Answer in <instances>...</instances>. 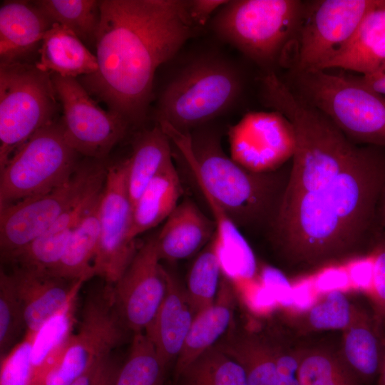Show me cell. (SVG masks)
Segmentation results:
<instances>
[{"label":"cell","instance_id":"cell-1","mask_svg":"<svg viewBox=\"0 0 385 385\" xmlns=\"http://www.w3.org/2000/svg\"><path fill=\"white\" fill-rule=\"evenodd\" d=\"M100 14L98 69L78 81L130 128L142 127L158 69L206 31L191 19L188 0H101Z\"/></svg>","mask_w":385,"mask_h":385},{"label":"cell","instance_id":"cell-2","mask_svg":"<svg viewBox=\"0 0 385 385\" xmlns=\"http://www.w3.org/2000/svg\"><path fill=\"white\" fill-rule=\"evenodd\" d=\"M379 148L359 146L329 183L277 206L274 239L287 262L314 267L356 251L385 184V155Z\"/></svg>","mask_w":385,"mask_h":385},{"label":"cell","instance_id":"cell-3","mask_svg":"<svg viewBox=\"0 0 385 385\" xmlns=\"http://www.w3.org/2000/svg\"><path fill=\"white\" fill-rule=\"evenodd\" d=\"M232 48L208 33L185 43L159 69L153 89L155 123L182 133L238 112L245 101L248 75Z\"/></svg>","mask_w":385,"mask_h":385},{"label":"cell","instance_id":"cell-4","mask_svg":"<svg viewBox=\"0 0 385 385\" xmlns=\"http://www.w3.org/2000/svg\"><path fill=\"white\" fill-rule=\"evenodd\" d=\"M211 122L190 133L159 123L194 175L202 192L210 195L237 225L266 217L275 206L277 180L270 173L251 172L227 155L219 128Z\"/></svg>","mask_w":385,"mask_h":385},{"label":"cell","instance_id":"cell-5","mask_svg":"<svg viewBox=\"0 0 385 385\" xmlns=\"http://www.w3.org/2000/svg\"><path fill=\"white\" fill-rule=\"evenodd\" d=\"M307 7L300 0H230L213 15L206 31L262 73L288 67Z\"/></svg>","mask_w":385,"mask_h":385},{"label":"cell","instance_id":"cell-6","mask_svg":"<svg viewBox=\"0 0 385 385\" xmlns=\"http://www.w3.org/2000/svg\"><path fill=\"white\" fill-rule=\"evenodd\" d=\"M285 83L356 144L385 148V96L340 70L289 72Z\"/></svg>","mask_w":385,"mask_h":385},{"label":"cell","instance_id":"cell-7","mask_svg":"<svg viewBox=\"0 0 385 385\" xmlns=\"http://www.w3.org/2000/svg\"><path fill=\"white\" fill-rule=\"evenodd\" d=\"M51 73L27 61L0 63V170L36 131L57 120Z\"/></svg>","mask_w":385,"mask_h":385},{"label":"cell","instance_id":"cell-8","mask_svg":"<svg viewBox=\"0 0 385 385\" xmlns=\"http://www.w3.org/2000/svg\"><path fill=\"white\" fill-rule=\"evenodd\" d=\"M79 155L66 141L60 119L41 128L0 170V207L61 185L78 167Z\"/></svg>","mask_w":385,"mask_h":385},{"label":"cell","instance_id":"cell-9","mask_svg":"<svg viewBox=\"0 0 385 385\" xmlns=\"http://www.w3.org/2000/svg\"><path fill=\"white\" fill-rule=\"evenodd\" d=\"M107 167L106 160L86 158L61 185L0 207L1 260L27 246L85 195L103 185Z\"/></svg>","mask_w":385,"mask_h":385},{"label":"cell","instance_id":"cell-10","mask_svg":"<svg viewBox=\"0 0 385 385\" xmlns=\"http://www.w3.org/2000/svg\"><path fill=\"white\" fill-rule=\"evenodd\" d=\"M128 331L115 307L113 284L86 295L77 332L71 334L56 364L38 385H69L92 366L111 355Z\"/></svg>","mask_w":385,"mask_h":385},{"label":"cell","instance_id":"cell-11","mask_svg":"<svg viewBox=\"0 0 385 385\" xmlns=\"http://www.w3.org/2000/svg\"><path fill=\"white\" fill-rule=\"evenodd\" d=\"M376 1H307L289 72L322 69L347 46Z\"/></svg>","mask_w":385,"mask_h":385},{"label":"cell","instance_id":"cell-12","mask_svg":"<svg viewBox=\"0 0 385 385\" xmlns=\"http://www.w3.org/2000/svg\"><path fill=\"white\" fill-rule=\"evenodd\" d=\"M51 78L62 107L60 121L66 141L86 158L106 160L131 128L119 115L101 108L77 78L55 73Z\"/></svg>","mask_w":385,"mask_h":385},{"label":"cell","instance_id":"cell-13","mask_svg":"<svg viewBox=\"0 0 385 385\" xmlns=\"http://www.w3.org/2000/svg\"><path fill=\"white\" fill-rule=\"evenodd\" d=\"M133 207L126 186L125 159L108 164L99 200L100 237L93 263L94 276L113 284L138 249L130 237Z\"/></svg>","mask_w":385,"mask_h":385},{"label":"cell","instance_id":"cell-14","mask_svg":"<svg viewBox=\"0 0 385 385\" xmlns=\"http://www.w3.org/2000/svg\"><path fill=\"white\" fill-rule=\"evenodd\" d=\"M230 158L256 173H270L292 158L296 138L290 121L280 112L247 111L227 130Z\"/></svg>","mask_w":385,"mask_h":385},{"label":"cell","instance_id":"cell-15","mask_svg":"<svg viewBox=\"0 0 385 385\" xmlns=\"http://www.w3.org/2000/svg\"><path fill=\"white\" fill-rule=\"evenodd\" d=\"M215 345L242 366L248 385H299L297 347L276 333L231 326Z\"/></svg>","mask_w":385,"mask_h":385},{"label":"cell","instance_id":"cell-16","mask_svg":"<svg viewBox=\"0 0 385 385\" xmlns=\"http://www.w3.org/2000/svg\"><path fill=\"white\" fill-rule=\"evenodd\" d=\"M155 237L138 249L130 263L113 284L115 307L127 329L145 332L166 292L165 268L160 263Z\"/></svg>","mask_w":385,"mask_h":385},{"label":"cell","instance_id":"cell-17","mask_svg":"<svg viewBox=\"0 0 385 385\" xmlns=\"http://www.w3.org/2000/svg\"><path fill=\"white\" fill-rule=\"evenodd\" d=\"M10 274L23 305L26 332L33 333L76 299L84 282L15 265Z\"/></svg>","mask_w":385,"mask_h":385},{"label":"cell","instance_id":"cell-18","mask_svg":"<svg viewBox=\"0 0 385 385\" xmlns=\"http://www.w3.org/2000/svg\"><path fill=\"white\" fill-rule=\"evenodd\" d=\"M165 297L145 333L153 344L165 367L177 360L195 317L186 289L165 269Z\"/></svg>","mask_w":385,"mask_h":385},{"label":"cell","instance_id":"cell-19","mask_svg":"<svg viewBox=\"0 0 385 385\" xmlns=\"http://www.w3.org/2000/svg\"><path fill=\"white\" fill-rule=\"evenodd\" d=\"M53 24L34 1H4L0 6V63L26 61Z\"/></svg>","mask_w":385,"mask_h":385},{"label":"cell","instance_id":"cell-20","mask_svg":"<svg viewBox=\"0 0 385 385\" xmlns=\"http://www.w3.org/2000/svg\"><path fill=\"white\" fill-rule=\"evenodd\" d=\"M217 230L216 222L207 217L190 199L179 202L155 237L160 260L188 258L210 241Z\"/></svg>","mask_w":385,"mask_h":385},{"label":"cell","instance_id":"cell-21","mask_svg":"<svg viewBox=\"0 0 385 385\" xmlns=\"http://www.w3.org/2000/svg\"><path fill=\"white\" fill-rule=\"evenodd\" d=\"M334 69L361 76L385 71V0L376 1L347 46L320 70Z\"/></svg>","mask_w":385,"mask_h":385},{"label":"cell","instance_id":"cell-22","mask_svg":"<svg viewBox=\"0 0 385 385\" xmlns=\"http://www.w3.org/2000/svg\"><path fill=\"white\" fill-rule=\"evenodd\" d=\"M236 297L230 277L222 273L214 303L197 313L176 360L177 377L203 352L215 346L232 324Z\"/></svg>","mask_w":385,"mask_h":385},{"label":"cell","instance_id":"cell-23","mask_svg":"<svg viewBox=\"0 0 385 385\" xmlns=\"http://www.w3.org/2000/svg\"><path fill=\"white\" fill-rule=\"evenodd\" d=\"M171 142L160 125L139 131L126 162V186L132 207L148 183L173 163Z\"/></svg>","mask_w":385,"mask_h":385},{"label":"cell","instance_id":"cell-24","mask_svg":"<svg viewBox=\"0 0 385 385\" xmlns=\"http://www.w3.org/2000/svg\"><path fill=\"white\" fill-rule=\"evenodd\" d=\"M38 53V68L63 77L76 78L98 69L96 55L72 31L56 23L46 33Z\"/></svg>","mask_w":385,"mask_h":385},{"label":"cell","instance_id":"cell-25","mask_svg":"<svg viewBox=\"0 0 385 385\" xmlns=\"http://www.w3.org/2000/svg\"><path fill=\"white\" fill-rule=\"evenodd\" d=\"M340 353L351 371L366 385H375L381 363L382 337L372 316L358 308L343 332Z\"/></svg>","mask_w":385,"mask_h":385},{"label":"cell","instance_id":"cell-26","mask_svg":"<svg viewBox=\"0 0 385 385\" xmlns=\"http://www.w3.org/2000/svg\"><path fill=\"white\" fill-rule=\"evenodd\" d=\"M182 194L178 173L172 163L148 183L133 205L130 239L135 240L140 234L166 220L179 204Z\"/></svg>","mask_w":385,"mask_h":385},{"label":"cell","instance_id":"cell-27","mask_svg":"<svg viewBox=\"0 0 385 385\" xmlns=\"http://www.w3.org/2000/svg\"><path fill=\"white\" fill-rule=\"evenodd\" d=\"M99 200L73 230L61 260L48 274L68 281L85 282L94 277L93 263L100 237Z\"/></svg>","mask_w":385,"mask_h":385},{"label":"cell","instance_id":"cell-28","mask_svg":"<svg viewBox=\"0 0 385 385\" xmlns=\"http://www.w3.org/2000/svg\"><path fill=\"white\" fill-rule=\"evenodd\" d=\"M76 299L36 333L31 349L30 385H38L63 354L72 334Z\"/></svg>","mask_w":385,"mask_h":385},{"label":"cell","instance_id":"cell-29","mask_svg":"<svg viewBox=\"0 0 385 385\" xmlns=\"http://www.w3.org/2000/svg\"><path fill=\"white\" fill-rule=\"evenodd\" d=\"M298 354L299 385H366L349 367L339 350L298 346Z\"/></svg>","mask_w":385,"mask_h":385},{"label":"cell","instance_id":"cell-30","mask_svg":"<svg viewBox=\"0 0 385 385\" xmlns=\"http://www.w3.org/2000/svg\"><path fill=\"white\" fill-rule=\"evenodd\" d=\"M222 273L221 244L216 230L195 260L188 276L186 292L195 315L214 303Z\"/></svg>","mask_w":385,"mask_h":385},{"label":"cell","instance_id":"cell-31","mask_svg":"<svg viewBox=\"0 0 385 385\" xmlns=\"http://www.w3.org/2000/svg\"><path fill=\"white\" fill-rule=\"evenodd\" d=\"M344 293L339 290L329 292L312 307L293 314L287 324L296 333L307 334L329 330L346 329L357 312Z\"/></svg>","mask_w":385,"mask_h":385},{"label":"cell","instance_id":"cell-32","mask_svg":"<svg viewBox=\"0 0 385 385\" xmlns=\"http://www.w3.org/2000/svg\"><path fill=\"white\" fill-rule=\"evenodd\" d=\"M178 377L182 385H248L242 366L216 345L199 356Z\"/></svg>","mask_w":385,"mask_h":385},{"label":"cell","instance_id":"cell-33","mask_svg":"<svg viewBox=\"0 0 385 385\" xmlns=\"http://www.w3.org/2000/svg\"><path fill=\"white\" fill-rule=\"evenodd\" d=\"M34 3L54 24L72 31L84 44H96L100 23V1L38 0Z\"/></svg>","mask_w":385,"mask_h":385},{"label":"cell","instance_id":"cell-34","mask_svg":"<svg viewBox=\"0 0 385 385\" xmlns=\"http://www.w3.org/2000/svg\"><path fill=\"white\" fill-rule=\"evenodd\" d=\"M165 366L145 332L134 333L128 356L114 385H162Z\"/></svg>","mask_w":385,"mask_h":385},{"label":"cell","instance_id":"cell-35","mask_svg":"<svg viewBox=\"0 0 385 385\" xmlns=\"http://www.w3.org/2000/svg\"><path fill=\"white\" fill-rule=\"evenodd\" d=\"M26 328L22 303L10 273L0 272V356H6L19 343Z\"/></svg>","mask_w":385,"mask_h":385},{"label":"cell","instance_id":"cell-36","mask_svg":"<svg viewBox=\"0 0 385 385\" xmlns=\"http://www.w3.org/2000/svg\"><path fill=\"white\" fill-rule=\"evenodd\" d=\"M35 334L26 332L24 338L1 359L0 385H30Z\"/></svg>","mask_w":385,"mask_h":385},{"label":"cell","instance_id":"cell-37","mask_svg":"<svg viewBox=\"0 0 385 385\" xmlns=\"http://www.w3.org/2000/svg\"><path fill=\"white\" fill-rule=\"evenodd\" d=\"M371 258V280L367 292L373 307L371 316L382 337L385 332V245H379Z\"/></svg>","mask_w":385,"mask_h":385},{"label":"cell","instance_id":"cell-38","mask_svg":"<svg viewBox=\"0 0 385 385\" xmlns=\"http://www.w3.org/2000/svg\"><path fill=\"white\" fill-rule=\"evenodd\" d=\"M227 0H188L191 19L197 26L206 31L207 25Z\"/></svg>","mask_w":385,"mask_h":385},{"label":"cell","instance_id":"cell-39","mask_svg":"<svg viewBox=\"0 0 385 385\" xmlns=\"http://www.w3.org/2000/svg\"><path fill=\"white\" fill-rule=\"evenodd\" d=\"M119 368L111 355L107 356L101 362L91 385H114Z\"/></svg>","mask_w":385,"mask_h":385},{"label":"cell","instance_id":"cell-40","mask_svg":"<svg viewBox=\"0 0 385 385\" xmlns=\"http://www.w3.org/2000/svg\"><path fill=\"white\" fill-rule=\"evenodd\" d=\"M361 81L374 91L385 95V71L371 76L359 75Z\"/></svg>","mask_w":385,"mask_h":385},{"label":"cell","instance_id":"cell-41","mask_svg":"<svg viewBox=\"0 0 385 385\" xmlns=\"http://www.w3.org/2000/svg\"><path fill=\"white\" fill-rule=\"evenodd\" d=\"M101 361L90 367L86 371H85L69 385H91L95 374Z\"/></svg>","mask_w":385,"mask_h":385},{"label":"cell","instance_id":"cell-42","mask_svg":"<svg viewBox=\"0 0 385 385\" xmlns=\"http://www.w3.org/2000/svg\"><path fill=\"white\" fill-rule=\"evenodd\" d=\"M375 385H385V332L382 337V356L381 367Z\"/></svg>","mask_w":385,"mask_h":385},{"label":"cell","instance_id":"cell-43","mask_svg":"<svg viewBox=\"0 0 385 385\" xmlns=\"http://www.w3.org/2000/svg\"><path fill=\"white\" fill-rule=\"evenodd\" d=\"M382 217H383V222L385 225V200H384V206H383V212H382Z\"/></svg>","mask_w":385,"mask_h":385}]
</instances>
